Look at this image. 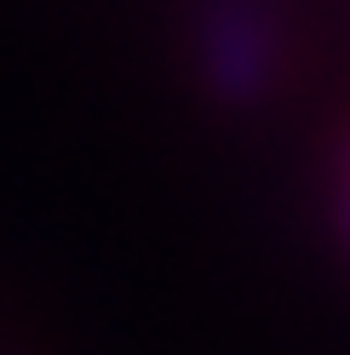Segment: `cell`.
<instances>
[{
	"label": "cell",
	"mask_w": 350,
	"mask_h": 355,
	"mask_svg": "<svg viewBox=\"0 0 350 355\" xmlns=\"http://www.w3.org/2000/svg\"><path fill=\"white\" fill-rule=\"evenodd\" d=\"M195 69L224 109H253L288 69V29L276 0H195Z\"/></svg>",
	"instance_id": "obj_1"
},
{
	"label": "cell",
	"mask_w": 350,
	"mask_h": 355,
	"mask_svg": "<svg viewBox=\"0 0 350 355\" xmlns=\"http://www.w3.org/2000/svg\"><path fill=\"white\" fill-rule=\"evenodd\" d=\"M344 195H350V144H344Z\"/></svg>",
	"instance_id": "obj_2"
},
{
	"label": "cell",
	"mask_w": 350,
	"mask_h": 355,
	"mask_svg": "<svg viewBox=\"0 0 350 355\" xmlns=\"http://www.w3.org/2000/svg\"><path fill=\"white\" fill-rule=\"evenodd\" d=\"M339 212H344V235H350V195H344V207H339Z\"/></svg>",
	"instance_id": "obj_3"
}]
</instances>
